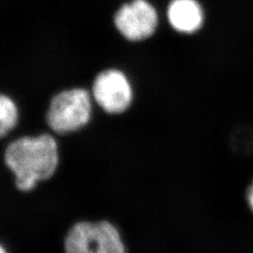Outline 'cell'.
<instances>
[{
	"mask_svg": "<svg viewBox=\"0 0 253 253\" xmlns=\"http://www.w3.org/2000/svg\"><path fill=\"white\" fill-rule=\"evenodd\" d=\"M4 160L15 175L18 190H33L39 181L49 179L58 164L57 145L50 134L24 137L7 147Z\"/></svg>",
	"mask_w": 253,
	"mask_h": 253,
	"instance_id": "cell-1",
	"label": "cell"
},
{
	"mask_svg": "<svg viewBox=\"0 0 253 253\" xmlns=\"http://www.w3.org/2000/svg\"><path fill=\"white\" fill-rule=\"evenodd\" d=\"M91 102L88 92L73 88L56 94L51 100L46 115L48 126L59 134L75 131L90 119Z\"/></svg>",
	"mask_w": 253,
	"mask_h": 253,
	"instance_id": "cell-2",
	"label": "cell"
},
{
	"mask_svg": "<svg viewBox=\"0 0 253 253\" xmlns=\"http://www.w3.org/2000/svg\"><path fill=\"white\" fill-rule=\"evenodd\" d=\"M93 96L105 112L120 114L129 107L132 90L124 73L118 70H107L96 77Z\"/></svg>",
	"mask_w": 253,
	"mask_h": 253,
	"instance_id": "cell-3",
	"label": "cell"
},
{
	"mask_svg": "<svg viewBox=\"0 0 253 253\" xmlns=\"http://www.w3.org/2000/svg\"><path fill=\"white\" fill-rule=\"evenodd\" d=\"M118 31L127 40L143 41L153 35L158 26V15L146 0H133L118 9L115 16Z\"/></svg>",
	"mask_w": 253,
	"mask_h": 253,
	"instance_id": "cell-4",
	"label": "cell"
},
{
	"mask_svg": "<svg viewBox=\"0 0 253 253\" xmlns=\"http://www.w3.org/2000/svg\"><path fill=\"white\" fill-rule=\"evenodd\" d=\"M169 22L176 31L194 33L204 24V11L196 0H172L168 8Z\"/></svg>",
	"mask_w": 253,
	"mask_h": 253,
	"instance_id": "cell-5",
	"label": "cell"
},
{
	"mask_svg": "<svg viewBox=\"0 0 253 253\" xmlns=\"http://www.w3.org/2000/svg\"><path fill=\"white\" fill-rule=\"evenodd\" d=\"M64 249L65 253H96L95 223H75L66 235Z\"/></svg>",
	"mask_w": 253,
	"mask_h": 253,
	"instance_id": "cell-6",
	"label": "cell"
},
{
	"mask_svg": "<svg viewBox=\"0 0 253 253\" xmlns=\"http://www.w3.org/2000/svg\"><path fill=\"white\" fill-rule=\"evenodd\" d=\"M96 253H126L117 227L107 220L95 223Z\"/></svg>",
	"mask_w": 253,
	"mask_h": 253,
	"instance_id": "cell-7",
	"label": "cell"
},
{
	"mask_svg": "<svg viewBox=\"0 0 253 253\" xmlns=\"http://www.w3.org/2000/svg\"><path fill=\"white\" fill-rule=\"evenodd\" d=\"M17 108L9 97H0V134L2 137L9 132L17 122Z\"/></svg>",
	"mask_w": 253,
	"mask_h": 253,
	"instance_id": "cell-8",
	"label": "cell"
},
{
	"mask_svg": "<svg viewBox=\"0 0 253 253\" xmlns=\"http://www.w3.org/2000/svg\"><path fill=\"white\" fill-rule=\"evenodd\" d=\"M247 199L249 202V205H250V208H252L253 212V181L252 183V185L250 186L249 190H248V193H247Z\"/></svg>",
	"mask_w": 253,
	"mask_h": 253,
	"instance_id": "cell-9",
	"label": "cell"
},
{
	"mask_svg": "<svg viewBox=\"0 0 253 253\" xmlns=\"http://www.w3.org/2000/svg\"><path fill=\"white\" fill-rule=\"evenodd\" d=\"M0 253H7V252L5 251V249H4L3 247H1V249H0Z\"/></svg>",
	"mask_w": 253,
	"mask_h": 253,
	"instance_id": "cell-10",
	"label": "cell"
}]
</instances>
